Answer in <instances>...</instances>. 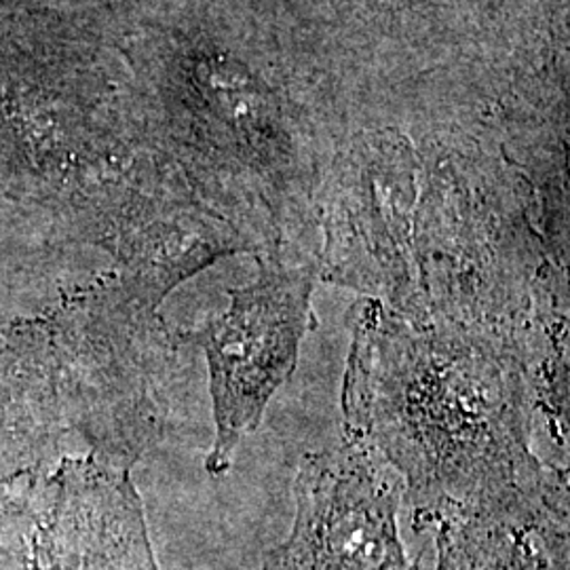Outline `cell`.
I'll return each instance as SVG.
<instances>
[{
	"label": "cell",
	"instance_id": "1",
	"mask_svg": "<svg viewBox=\"0 0 570 570\" xmlns=\"http://www.w3.org/2000/svg\"><path fill=\"white\" fill-rule=\"evenodd\" d=\"M348 330L346 442L397 471L414 527L508 518L569 558L567 478L532 450L534 410L556 383L530 362L529 338L372 298L348 311Z\"/></svg>",
	"mask_w": 570,
	"mask_h": 570
},
{
	"label": "cell",
	"instance_id": "2",
	"mask_svg": "<svg viewBox=\"0 0 570 570\" xmlns=\"http://www.w3.org/2000/svg\"><path fill=\"white\" fill-rule=\"evenodd\" d=\"M0 570H159L129 463L94 452L0 478Z\"/></svg>",
	"mask_w": 570,
	"mask_h": 570
},
{
	"label": "cell",
	"instance_id": "3",
	"mask_svg": "<svg viewBox=\"0 0 570 570\" xmlns=\"http://www.w3.org/2000/svg\"><path fill=\"white\" fill-rule=\"evenodd\" d=\"M230 305L184 334L205 353L216 440L205 469L225 475L239 442L263 425L275 391L298 366L301 345L317 327L313 271L282 258L261 261L254 282L228 289Z\"/></svg>",
	"mask_w": 570,
	"mask_h": 570
},
{
	"label": "cell",
	"instance_id": "4",
	"mask_svg": "<svg viewBox=\"0 0 570 570\" xmlns=\"http://www.w3.org/2000/svg\"><path fill=\"white\" fill-rule=\"evenodd\" d=\"M296 515L263 570H416L397 529L404 480L374 452L345 442L306 454Z\"/></svg>",
	"mask_w": 570,
	"mask_h": 570
},
{
	"label": "cell",
	"instance_id": "5",
	"mask_svg": "<svg viewBox=\"0 0 570 570\" xmlns=\"http://www.w3.org/2000/svg\"><path fill=\"white\" fill-rule=\"evenodd\" d=\"M435 529L433 570H550L567 560L548 541L522 522L475 515L442 522Z\"/></svg>",
	"mask_w": 570,
	"mask_h": 570
}]
</instances>
